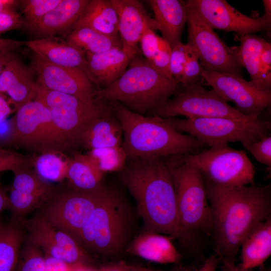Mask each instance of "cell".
<instances>
[{
    "label": "cell",
    "instance_id": "cell-37",
    "mask_svg": "<svg viewBox=\"0 0 271 271\" xmlns=\"http://www.w3.org/2000/svg\"><path fill=\"white\" fill-rule=\"evenodd\" d=\"M62 0H25L22 1L24 19L23 24L31 29L42 17L58 6Z\"/></svg>",
    "mask_w": 271,
    "mask_h": 271
},
{
    "label": "cell",
    "instance_id": "cell-19",
    "mask_svg": "<svg viewBox=\"0 0 271 271\" xmlns=\"http://www.w3.org/2000/svg\"><path fill=\"white\" fill-rule=\"evenodd\" d=\"M43 60L51 64L82 70L93 83L96 81L89 70L85 53L66 39L53 36L36 40L20 42Z\"/></svg>",
    "mask_w": 271,
    "mask_h": 271
},
{
    "label": "cell",
    "instance_id": "cell-22",
    "mask_svg": "<svg viewBox=\"0 0 271 271\" xmlns=\"http://www.w3.org/2000/svg\"><path fill=\"white\" fill-rule=\"evenodd\" d=\"M172 238L160 233L143 231L131 241L126 249L130 254L146 260L163 264L178 263L181 255Z\"/></svg>",
    "mask_w": 271,
    "mask_h": 271
},
{
    "label": "cell",
    "instance_id": "cell-25",
    "mask_svg": "<svg viewBox=\"0 0 271 271\" xmlns=\"http://www.w3.org/2000/svg\"><path fill=\"white\" fill-rule=\"evenodd\" d=\"M135 54L114 48L99 53H86L85 56L96 85L106 87L122 74Z\"/></svg>",
    "mask_w": 271,
    "mask_h": 271
},
{
    "label": "cell",
    "instance_id": "cell-4",
    "mask_svg": "<svg viewBox=\"0 0 271 271\" xmlns=\"http://www.w3.org/2000/svg\"><path fill=\"white\" fill-rule=\"evenodd\" d=\"M137 53L120 76L107 86L96 90L94 101H121L142 114L152 113L177 93L174 81Z\"/></svg>",
    "mask_w": 271,
    "mask_h": 271
},
{
    "label": "cell",
    "instance_id": "cell-30",
    "mask_svg": "<svg viewBox=\"0 0 271 271\" xmlns=\"http://www.w3.org/2000/svg\"><path fill=\"white\" fill-rule=\"evenodd\" d=\"M236 38L240 42L239 46L234 47L241 66L247 71L251 81L266 89L262 78L260 61L265 40L252 34H237Z\"/></svg>",
    "mask_w": 271,
    "mask_h": 271
},
{
    "label": "cell",
    "instance_id": "cell-31",
    "mask_svg": "<svg viewBox=\"0 0 271 271\" xmlns=\"http://www.w3.org/2000/svg\"><path fill=\"white\" fill-rule=\"evenodd\" d=\"M66 40L85 53L96 54L114 48H122L119 35L107 36L82 25H75Z\"/></svg>",
    "mask_w": 271,
    "mask_h": 271
},
{
    "label": "cell",
    "instance_id": "cell-43",
    "mask_svg": "<svg viewBox=\"0 0 271 271\" xmlns=\"http://www.w3.org/2000/svg\"><path fill=\"white\" fill-rule=\"evenodd\" d=\"M171 52L170 45L163 39L158 51L150 63L158 70L174 81L170 70Z\"/></svg>",
    "mask_w": 271,
    "mask_h": 271
},
{
    "label": "cell",
    "instance_id": "cell-11",
    "mask_svg": "<svg viewBox=\"0 0 271 271\" xmlns=\"http://www.w3.org/2000/svg\"><path fill=\"white\" fill-rule=\"evenodd\" d=\"M185 6L188 24L186 44L196 51L202 69L243 78L242 67L235 47L227 46L194 10Z\"/></svg>",
    "mask_w": 271,
    "mask_h": 271
},
{
    "label": "cell",
    "instance_id": "cell-9",
    "mask_svg": "<svg viewBox=\"0 0 271 271\" xmlns=\"http://www.w3.org/2000/svg\"><path fill=\"white\" fill-rule=\"evenodd\" d=\"M183 160L198 169L204 179L221 187L254 185V165L244 150L230 148L228 144L212 146L192 155H183Z\"/></svg>",
    "mask_w": 271,
    "mask_h": 271
},
{
    "label": "cell",
    "instance_id": "cell-33",
    "mask_svg": "<svg viewBox=\"0 0 271 271\" xmlns=\"http://www.w3.org/2000/svg\"><path fill=\"white\" fill-rule=\"evenodd\" d=\"M11 220L22 222L25 216L37 208L43 206L53 197L32 194L10 188L8 194Z\"/></svg>",
    "mask_w": 271,
    "mask_h": 271
},
{
    "label": "cell",
    "instance_id": "cell-52",
    "mask_svg": "<svg viewBox=\"0 0 271 271\" xmlns=\"http://www.w3.org/2000/svg\"><path fill=\"white\" fill-rule=\"evenodd\" d=\"M18 2L14 0H0V13L15 12Z\"/></svg>",
    "mask_w": 271,
    "mask_h": 271
},
{
    "label": "cell",
    "instance_id": "cell-2",
    "mask_svg": "<svg viewBox=\"0 0 271 271\" xmlns=\"http://www.w3.org/2000/svg\"><path fill=\"white\" fill-rule=\"evenodd\" d=\"M120 179L136 202L144 231L178 238L175 192L165 157L127 159Z\"/></svg>",
    "mask_w": 271,
    "mask_h": 271
},
{
    "label": "cell",
    "instance_id": "cell-48",
    "mask_svg": "<svg viewBox=\"0 0 271 271\" xmlns=\"http://www.w3.org/2000/svg\"><path fill=\"white\" fill-rule=\"evenodd\" d=\"M17 109L15 102L7 95L0 92V122Z\"/></svg>",
    "mask_w": 271,
    "mask_h": 271
},
{
    "label": "cell",
    "instance_id": "cell-20",
    "mask_svg": "<svg viewBox=\"0 0 271 271\" xmlns=\"http://www.w3.org/2000/svg\"><path fill=\"white\" fill-rule=\"evenodd\" d=\"M35 78L33 66H26L16 56L8 62L0 76V92L11 98L18 109L33 98Z\"/></svg>",
    "mask_w": 271,
    "mask_h": 271
},
{
    "label": "cell",
    "instance_id": "cell-29",
    "mask_svg": "<svg viewBox=\"0 0 271 271\" xmlns=\"http://www.w3.org/2000/svg\"><path fill=\"white\" fill-rule=\"evenodd\" d=\"M26 238L21 222H0V271H14Z\"/></svg>",
    "mask_w": 271,
    "mask_h": 271
},
{
    "label": "cell",
    "instance_id": "cell-6",
    "mask_svg": "<svg viewBox=\"0 0 271 271\" xmlns=\"http://www.w3.org/2000/svg\"><path fill=\"white\" fill-rule=\"evenodd\" d=\"M183 155L165 157L175 192L178 238H184L195 232L211 235V212L202 174L198 169L186 163Z\"/></svg>",
    "mask_w": 271,
    "mask_h": 271
},
{
    "label": "cell",
    "instance_id": "cell-50",
    "mask_svg": "<svg viewBox=\"0 0 271 271\" xmlns=\"http://www.w3.org/2000/svg\"><path fill=\"white\" fill-rule=\"evenodd\" d=\"M72 265L63 261L45 256L44 271H70Z\"/></svg>",
    "mask_w": 271,
    "mask_h": 271
},
{
    "label": "cell",
    "instance_id": "cell-8",
    "mask_svg": "<svg viewBox=\"0 0 271 271\" xmlns=\"http://www.w3.org/2000/svg\"><path fill=\"white\" fill-rule=\"evenodd\" d=\"M177 131L185 132L209 147L230 142H254L266 137L270 121L258 117L165 118Z\"/></svg>",
    "mask_w": 271,
    "mask_h": 271
},
{
    "label": "cell",
    "instance_id": "cell-21",
    "mask_svg": "<svg viewBox=\"0 0 271 271\" xmlns=\"http://www.w3.org/2000/svg\"><path fill=\"white\" fill-rule=\"evenodd\" d=\"M89 1L62 0L30 30L43 38L65 33L67 35L79 21Z\"/></svg>",
    "mask_w": 271,
    "mask_h": 271
},
{
    "label": "cell",
    "instance_id": "cell-7",
    "mask_svg": "<svg viewBox=\"0 0 271 271\" xmlns=\"http://www.w3.org/2000/svg\"><path fill=\"white\" fill-rule=\"evenodd\" d=\"M33 98L40 100L49 109L66 152L81 146L82 137L94 119L112 111L107 102H86L45 89L36 83Z\"/></svg>",
    "mask_w": 271,
    "mask_h": 271
},
{
    "label": "cell",
    "instance_id": "cell-49",
    "mask_svg": "<svg viewBox=\"0 0 271 271\" xmlns=\"http://www.w3.org/2000/svg\"><path fill=\"white\" fill-rule=\"evenodd\" d=\"M12 133V119L7 118L0 122V148L10 146Z\"/></svg>",
    "mask_w": 271,
    "mask_h": 271
},
{
    "label": "cell",
    "instance_id": "cell-18",
    "mask_svg": "<svg viewBox=\"0 0 271 271\" xmlns=\"http://www.w3.org/2000/svg\"><path fill=\"white\" fill-rule=\"evenodd\" d=\"M116 12L118 34L122 49L128 53L137 52V44L147 28L157 30L154 18L147 13L142 4L137 0H110Z\"/></svg>",
    "mask_w": 271,
    "mask_h": 271
},
{
    "label": "cell",
    "instance_id": "cell-12",
    "mask_svg": "<svg viewBox=\"0 0 271 271\" xmlns=\"http://www.w3.org/2000/svg\"><path fill=\"white\" fill-rule=\"evenodd\" d=\"M109 189L102 184L89 191H58L40 214L54 226L74 237Z\"/></svg>",
    "mask_w": 271,
    "mask_h": 271
},
{
    "label": "cell",
    "instance_id": "cell-55",
    "mask_svg": "<svg viewBox=\"0 0 271 271\" xmlns=\"http://www.w3.org/2000/svg\"><path fill=\"white\" fill-rule=\"evenodd\" d=\"M227 271H251V270H241L238 265H236V264L230 266L228 267Z\"/></svg>",
    "mask_w": 271,
    "mask_h": 271
},
{
    "label": "cell",
    "instance_id": "cell-34",
    "mask_svg": "<svg viewBox=\"0 0 271 271\" xmlns=\"http://www.w3.org/2000/svg\"><path fill=\"white\" fill-rule=\"evenodd\" d=\"M32 168L17 171L11 188L32 194L53 197L59 190L51 183L41 179Z\"/></svg>",
    "mask_w": 271,
    "mask_h": 271
},
{
    "label": "cell",
    "instance_id": "cell-51",
    "mask_svg": "<svg viewBox=\"0 0 271 271\" xmlns=\"http://www.w3.org/2000/svg\"><path fill=\"white\" fill-rule=\"evenodd\" d=\"M219 261L215 254L209 257L197 271H216Z\"/></svg>",
    "mask_w": 271,
    "mask_h": 271
},
{
    "label": "cell",
    "instance_id": "cell-27",
    "mask_svg": "<svg viewBox=\"0 0 271 271\" xmlns=\"http://www.w3.org/2000/svg\"><path fill=\"white\" fill-rule=\"evenodd\" d=\"M103 175L104 173L88 154L75 152L71 157L66 179L69 188L89 191L102 184Z\"/></svg>",
    "mask_w": 271,
    "mask_h": 271
},
{
    "label": "cell",
    "instance_id": "cell-26",
    "mask_svg": "<svg viewBox=\"0 0 271 271\" xmlns=\"http://www.w3.org/2000/svg\"><path fill=\"white\" fill-rule=\"evenodd\" d=\"M123 130L119 121L111 112L94 119L84 132L81 146L90 150L122 147Z\"/></svg>",
    "mask_w": 271,
    "mask_h": 271
},
{
    "label": "cell",
    "instance_id": "cell-46",
    "mask_svg": "<svg viewBox=\"0 0 271 271\" xmlns=\"http://www.w3.org/2000/svg\"><path fill=\"white\" fill-rule=\"evenodd\" d=\"M23 24L20 15L16 11L0 13V35L19 28Z\"/></svg>",
    "mask_w": 271,
    "mask_h": 271
},
{
    "label": "cell",
    "instance_id": "cell-54",
    "mask_svg": "<svg viewBox=\"0 0 271 271\" xmlns=\"http://www.w3.org/2000/svg\"><path fill=\"white\" fill-rule=\"evenodd\" d=\"M70 271H99V267L96 268L93 266L77 264L72 265Z\"/></svg>",
    "mask_w": 271,
    "mask_h": 271
},
{
    "label": "cell",
    "instance_id": "cell-1",
    "mask_svg": "<svg viewBox=\"0 0 271 271\" xmlns=\"http://www.w3.org/2000/svg\"><path fill=\"white\" fill-rule=\"evenodd\" d=\"M204 181L211 209L215 254L222 264V271H227L235 264L247 233L271 216V185L224 187Z\"/></svg>",
    "mask_w": 271,
    "mask_h": 271
},
{
    "label": "cell",
    "instance_id": "cell-10",
    "mask_svg": "<svg viewBox=\"0 0 271 271\" xmlns=\"http://www.w3.org/2000/svg\"><path fill=\"white\" fill-rule=\"evenodd\" d=\"M11 119L10 146L36 154L52 150L66 153L50 112L40 100L33 98L20 107Z\"/></svg>",
    "mask_w": 271,
    "mask_h": 271
},
{
    "label": "cell",
    "instance_id": "cell-44",
    "mask_svg": "<svg viewBox=\"0 0 271 271\" xmlns=\"http://www.w3.org/2000/svg\"><path fill=\"white\" fill-rule=\"evenodd\" d=\"M260 61L265 87L271 90V44L265 40L261 52Z\"/></svg>",
    "mask_w": 271,
    "mask_h": 271
},
{
    "label": "cell",
    "instance_id": "cell-41",
    "mask_svg": "<svg viewBox=\"0 0 271 271\" xmlns=\"http://www.w3.org/2000/svg\"><path fill=\"white\" fill-rule=\"evenodd\" d=\"M186 59V44L181 42L171 48L170 70L175 83L178 85L180 83Z\"/></svg>",
    "mask_w": 271,
    "mask_h": 271
},
{
    "label": "cell",
    "instance_id": "cell-53",
    "mask_svg": "<svg viewBox=\"0 0 271 271\" xmlns=\"http://www.w3.org/2000/svg\"><path fill=\"white\" fill-rule=\"evenodd\" d=\"M9 202L8 194L3 190L0 183V217L5 209H8Z\"/></svg>",
    "mask_w": 271,
    "mask_h": 271
},
{
    "label": "cell",
    "instance_id": "cell-45",
    "mask_svg": "<svg viewBox=\"0 0 271 271\" xmlns=\"http://www.w3.org/2000/svg\"><path fill=\"white\" fill-rule=\"evenodd\" d=\"M19 46L18 41L0 39V76L8 62L16 56L13 51Z\"/></svg>",
    "mask_w": 271,
    "mask_h": 271
},
{
    "label": "cell",
    "instance_id": "cell-13",
    "mask_svg": "<svg viewBox=\"0 0 271 271\" xmlns=\"http://www.w3.org/2000/svg\"><path fill=\"white\" fill-rule=\"evenodd\" d=\"M172 99L153 111V115L168 118L184 116L187 118L246 117L221 98L213 89L208 90L199 81L183 85Z\"/></svg>",
    "mask_w": 271,
    "mask_h": 271
},
{
    "label": "cell",
    "instance_id": "cell-3",
    "mask_svg": "<svg viewBox=\"0 0 271 271\" xmlns=\"http://www.w3.org/2000/svg\"><path fill=\"white\" fill-rule=\"evenodd\" d=\"M113 110L123 130L122 148L127 159L198 153L204 144L176 130L165 118L145 116L118 103Z\"/></svg>",
    "mask_w": 271,
    "mask_h": 271
},
{
    "label": "cell",
    "instance_id": "cell-15",
    "mask_svg": "<svg viewBox=\"0 0 271 271\" xmlns=\"http://www.w3.org/2000/svg\"><path fill=\"white\" fill-rule=\"evenodd\" d=\"M201 77L224 100L234 102V108L245 116L258 117L271 105V90L242 77L203 69Z\"/></svg>",
    "mask_w": 271,
    "mask_h": 271
},
{
    "label": "cell",
    "instance_id": "cell-24",
    "mask_svg": "<svg viewBox=\"0 0 271 271\" xmlns=\"http://www.w3.org/2000/svg\"><path fill=\"white\" fill-rule=\"evenodd\" d=\"M241 263L242 270H251L262 265L271 254V216L254 225L242 239Z\"/></svg>",
    "mask_w": 271,
    "mask_h": 271
},
{
    "label": "cell",
    "instance_id": "cell-35",
    "mask_svg": "<svg viewBox=\"0 0 271 271\" xmlns=\"http://www.w3.org/2000/svg\"><path fill=\"white\" fill-rule=\"evenodd\" d=\"M88 155L103 173L121 171L127 157L122 147L100 148L90 150Z\"/></svg>",
    "mask_w": 271,
    "mask_h": 271
},
{
    "label": "cell",
    "instance_id": "cell-17",
    "mask_svg": "<svg viewBox=\"0 0 271 271\" xmlns=\"http://www.w3.org/2000/svg\"><path fill=\"white\" fill-rule=\"evenodd\" d=\"M33 66L36 83L55 92L70 95L86 102L94 101L96 90L82 70L56 65L34 54Z\"/></svg>",
    "mask_w": 271,
    "mask_h": 271
},
{
    "label": "cell",
    "instance_id": "cell-39",
    "mask_svg": "<svg viewBox=\"0 0 271 271\" xmlns=\"http://www.w3.org/2000/svg\"><path fill=\"white\" fill-rule=\"evenodd\" d=\"M241 144L257 162L271 168V136L256 142H244Z\"/></svg>",
    "mask_w": 271,
    "mask_h": 271
},
{
    "label": "cell",
    "instance_id": "cell-36",
    "mask_svg": "<svg viewBox=\"0 0 271 271\" xmlns=\"http://www.w3.org/2000/svg\"><path fill=\"white\" fill-rule=\"evenodd\" d=\"M44 268L43 252L26 238L14 271H44Z\"/></svg>",
    "mask_w": 271,
    "mask_h": 271
},
{
    "label": "cell",
    "instance_id": "cell-14",
    "mask_svg": "<svg viewBox=\"0 0 271 271\" xmlns=\"http://www.w3.org/2000/svg\"><path fill=\"white\" fill-rule=\"evenodd\" d=\"M26 239L38 246L45 256L51 257L70 265L93 266L94 260L70 234L58 229L41 214L21 222Z\"/></svg>",
    "mask_w": 271,
    "mask_h": 271
},
{
    "label": "cell",
    "instance_id": "cell-23",
    "mask_svg": "<svg viewBox=\"0 0 271 271\" xmlns=\"http://www.w3.org/2000/svg\"><path fill=\"white\" fill-rule=\"evenodd\" d=\"M154 20L162 38L173 48L182 42L181 36L187 21L185 3L178 0H150Z\"/></svg>",
    "mask_w": 271,
    "mask_h": 271
},
{
    "label": "cell",
    "instance_id": "cell-5",
    "mask_svg": "<svg viewBox=\"0 0 271 271\" xmlns=\"http://www.w3.org/2000/svg\"><path fill=\"white\" fill-rule=\"evenodd\" d=\"M132 220L127 202L110 188L74 238L87 251L106 257L115 256L127 247Z\"/></svg>",
    "mask_w": 271,
    "mask_h": 271
},
{
    "label": "cell",
    "instance_id": "cell-28",
    "mask_svg": "<svg viewBox=\"0 0 271 271\" xmlns=\"http://www.w3.org/2000/svg\"><path fill=\"white\" fill-rule=\"evenodd\" d=\"M76 25L88 27L102 34L118 36V21L110 0H90Z\"/></svg>",
    "mask_w": 271,
    "mask_h": 271
},
{
    "label": "cell",
    "instance_id": "cell-40",
    "mask_svg": "<svg viewBox=\"0 0 271 271\" xmlns=\"http://www.w3.org/2000/svg\"><path fill=\"white\" fill-rule=\"evenodd\" d=\"M187 45V59L180 83L182 85L198 82L201 77L202 68L195 50Z\"/></svg>",
    "mask_w": 271,
    "mask_h": 271
},
{
    "label": "cell",
    "instance_id": "cell-38",
    "mask_svg": "<svg viewBox=\"0 0 271 271\" xmlns=\"http://www.w3.org/2000/svg\"><path fill=\"white\" fill-rule=\"evenodd\" d=\"M33 167L32 157L6 148H0V172L15 173L21 169Z\"/></svg>",
    "mask_w": 271,
    "mask_h": 271
},
{
    "label": "cell",
    "instance_id": "cell-32",
    "mask_svg": "<svg viewBox=\"0 0 271 271\" xmlns=\"http://www.w3.org/2000/svg\"><path fill=\"white\" fill-rule=\"evenodd\" d=\"M32 157L34 171L43 180L51 183L66 179L71 157L65 152L52 150Z\"/></svg>",
    "mask_w": 271,
    "mask_h": 271
},
{
    "label": "cell",
    "instance_id": "cell-56",
    "mask_svg": "<svg viewBox=\"0 0 271 271\" xmlns=\"http://www.w3.org/2000/svg\"><path fill=\"white\" fill-rule=\"evenodd\" d=\"M162 271H194L193 269H187V268H179L178 269H174V270H162Z\"/></svg>",
    "mask_w": 271,
    "mask_h": 271
},
{
    "label": "cell",
    "instance_id": "cell-16",
    "mask_svg": "<svg viewBox=\"0 0 271 271\" xmlns=\"http://www.w3.org/2000/svg\"><path fill=\"white\" fill-rule=\"evenodd\" d=\"M262 2L264 13L256 19L239 12L224 0H188L185 5L194 10L213 30L245 35L270 29L271 1Z\"/></svg>",
    "mask_w": 271,
    "mask_h": 271
},
{
    "label": "cell",
    "instance_id": "cell-47",
    "mask_svg": "<svg viewBox=\"0 0 271 271\" xmlns=\"http://www.w3.org/2000/svg\"><path fill=\"white\" fill-rule=\"evenodd\" d=\"M99 271H162L141 266L128 264L123 261L111 262L99 266Z\"/></svg>",
    "mask_w": 271,
    "mask_h": 271
},
{
    "label": "cell",
    "instance_id": "cell-42",
    "mask_svg": "<svg viewBox=\"0 0 271 271\" xmlns=\"http://www.w3.org/2000/svg\"><path fill=\"white\" fill-rule=\"evenodd\" d=\"M163 39L150 28H147L143 33L139 42L143 54L149 62L158 51Z\"/></svg>",
    "mask_w": 271,
    "mask_h": 271
}]
</instances>
